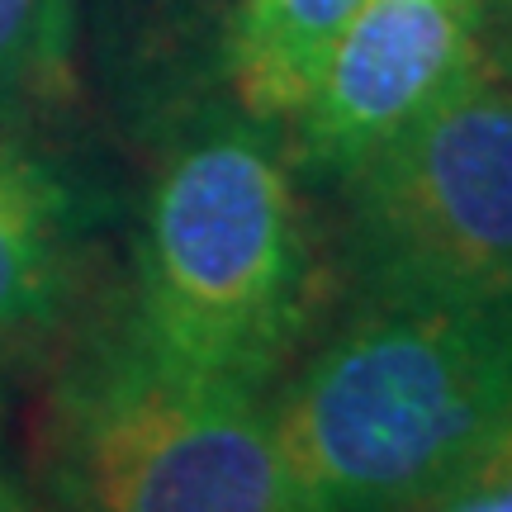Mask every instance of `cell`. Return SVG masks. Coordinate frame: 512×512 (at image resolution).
I'll use <instances>...</instances> for the list:
<instances>
[{
    "label": "cell",
    "mask_w": 512,
    "mask_h": 512,
    "mask_svg": "<svg viewBox=\"0 0 512 512\" xmlns=\"http://www.w3.org/2000/svg\"><path fill=\"white\" fill-rule=\"evenodd\" d=\"M318 309V252L275 124L209 110L147 181L128 328L162 361L271 394Z\"/></svg>",
    "instance_id": "7a4b0ae2"
},
{
    "label": "cell",
    "mask_w": 512,
    "mask_h": 512,
    "mask_svg": "<svg viewBox=\"0 0 512 512\" xmlns=\"http://www.w3.org/2000/svg\"><path fill=\"white\" fill-rule=\"evenodd\" d=\"M271 418L280 512H441L512 437V290L351 299Z\"/></svg>",
    "instance_id": "6da1fadb"
},
{
    "label": "cell",
    "mask_w": 512,
    "mask_h": 512,
    "mask_svg": "<svg viewBox=\"0 0 512 512\" xmlns=\"http://www.w3.org/2000/svg\"><path fill=\"white\" fill-rule=\"evenodd\" d=\"M441 512H512V498L484 494V489H465V494H456Z\"/></svg>",
    "instance_id": "8fae6325"
},
{
    "label": "cell",
    "mask_w": 512,
    "mask_h": 512,
    "mask_svg": "<svg viewBox=\"0 0 512 512\" xmlns=\"http://www.w3.org/2000/svg\"><path fill=\"white\" fill-rule=\"evenodd\" d=\"M465 489H484V494L512 498V437H508V446H503V451H498V456L489 460V465H484L470 484H465ZM465 489H460V494H465Z\"/></svg>",
    "instance_id": "30bf717a"
},
{
    "label": "cell",
    "mask_w": 512,
    "mask_h": 512,
    "mask_svg": "<svg viewBox=\"0 0 512 512\" xmlns=\"http://www.w3.org/2000/svg\"><path fill=\"white\" fill-rule=\"evenodd\" d=\"M0 512H34L29 494H24V484L15 479V470L0 460Z\"/></svg>",
    "instance_id": "7c38bea8"
},
{
    "label": "cell",
    "mask_w": 512,
    "mask_h": 512,
    "mask_svg": "<svg viewBox=\"0 0 512 512\" xmlns=\"http://www.w3.org/2000/svg\"><path fill=\"white\" fill-rule=\"evenodd\" d=\"M43 475L57 512H280L271 394L171 366L114 313L48 394Z\"/></svg>",
    "instance_id": "3957f363"
},
{
    "label": "cell",
    "mask_w": 512,
    "mask_h": 512,
    "mask_svg": "<svg viewBox=\"0 0 512 512\" xmlns=\"http://www.w3.org/2000/svg\"><path fill=\"white\" fill-rule=\"evenodd\" d=\"M512 0H484V10H508Z\"/></svg>",
    "instance_id": "4fadbf2b"
},
{
    "label": "cell",
    "mask_w": 512,
    "mask_h": 512,
    "mask_svg": "<svg viewBox=\"0 0 512 512\" xmlns=\"http://www.w3.org/2000/svg\"><path fill=\"white\" fill-rule=\"evenodd\" d=\"M479 29L484 0H366L285 124L294 176L347 185L475 62Z\"/></svg>",
    "instance_id": "5b68a950"
},
{
    "label": "cell",
    "mask_w": 512,
    "mask_h": 512,
    "mask_svg": "<svg viewBox=\"0 0 512 512\" xmlns=\"http://www.w3.org/2000/svg\"><path fill=\"white\" fill-rule=\"evenodd\" d=\"M72 0H0V128L57 110L72 91Z\"/></svg>",
    "instance_id": "ba28073f"
},
{
    "label": "cell",
    "mask_w": 512,
    "mask_h": 512,
    "mask_svg": "<svg viewBox=\"0 0 512 512\" xmlns=\"http://www.w3.org/2000/svg\"><path fill=\"white\" fill-rule=\"evenodd\" d=\"M479 48L498 72L512 81V5L508 10H484V29H479Z\"/></svg>",
    "instance_id": "9c48e42d"
},
{
    "label": "cell",
    "mask_w": 512,
    "mask_h": 512,
    "mask_svg": "<svg viewBox=\"0 0 512 512\" xmlns=\"http://www.w3.org/2000/svg\"><path fill=\"white\" fill-rule=\"evenodd\" d=\"M86 195L38 147L0 128V351L62 323L81 280Z\"/></svg>",
    "instance_id": "8992f818"
},
{
    "label": "cell",
    "mask_w": 512,
    "mask_h": 512,
    "mask_svg": "<svg viewBox=\"0 0 512 512\" xmlns=\"http://www.w3.org/2000/svg\"><path fill=\"white\" fill-rule=\"evenodd\" d=\"M361 5L366 0H238L228 24L233 105L261 124L285 128Z\"/></svg>",
    "instance_id": "52a82bcc"
},
{
    "label": "cell",
    "mask_w": 512,
    "mask_h": 512,
    "mask_svg": "<svg viewBox=\"0 0 512 512\" xmlns=\"http://www.w3.org/2000/svg\"><path fill=\"white\" fill-rule=\"evenodd\" d=\"M337 200L351 299L512 290V81L479 48Z\"/></svg>",
    "instance_id": "277c9868"
}]
</instances>
